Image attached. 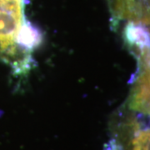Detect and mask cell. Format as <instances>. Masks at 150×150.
<instances>
[{
  "mask_svg": "<svg viewBox=\"0 0 150 150\" xmlns=\"http://www.w3.org/2000/svg\"><path fill=\"white\" fill-rule=\"evenodd\" d=\"M16 42L28 48H33L40 42V34L33 27L25 24L20 28L17 35Z\"/></svg>",
  "mask_w": 150,
  "mask_h": 150,
  "instance_id": "obj_2",
  "label": "cell"
},
{
  "mask_svg": "<svg viewBox=\"0 0 150 150\" xmlns=\"http://www.w3.org/2000/svg\"><path fill=\"white\" fill-rule=\"evenodd\" d=\"M128 38L130 41L137 43L140 45H146L147 44V33L143 31L140 28L132 26L129 28L128 31Z\"/></svg>",
  "mask_w": 150,
  "mask_h": 150,
  "instance_id": "obj_3",
  "label": "cell"
},
{
  "mask_svg": "<svg viewBox=\"0 0 150 150\" xmlns=\"http://www.w3.org/2000/svg\"><path fill=\"white\" fill-rule=\"evenodd\" d=\"M21 21V0H0V48L2 50H8L16 42Z\"/></svg>",
  "mask_w": 150,
  "mask_h": 150,
  "instance_id": "obj_1",
  "label": "cell"
}]
</instances>
